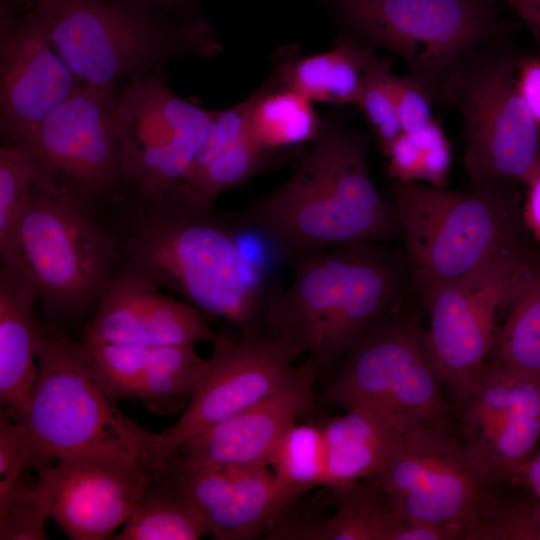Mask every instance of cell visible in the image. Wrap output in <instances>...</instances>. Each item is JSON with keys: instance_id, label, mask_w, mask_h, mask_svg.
<instances>
[{"instance_id": "obj_34", "label": "cell", "mask_w": 540, "mask_h": 540, "mask_svg": "<svg viewBox=\"0 0 540 540\" xmlns=\"http://www.w3.org/2000/svg\"><path fill=\"white\" fill-rule=\"evenodd\" d=\"M45 181L36 161L22 144L0 149V253H4L23 216L36 183Z\"/></svg>"}, {"instance_id": "obj_24", "label": "cell", "mask_w": 540, "mask_h": 540, "mask_svg": "<svg viewBox=\"0 0 540 540\" xmlns=\"http://www.w3.org/2000/svg\"><path fill=\"white\" fill-rule=\"evenodd\" d=\"M377 59L372 47L348 35L326 52L283 63L277 84L310 101L358 106Z\"/></svg>"}, {"instance_id": "obj_22", "label": "cell", "mask_w": 540, "mask_h": 540, "mask_svg": "<svg viewBox=\"0 0 540 540\" xmlns=\"http://www.w3.org/2000/svg\"><path fill=\"white\" fill-rule=\"evenodd\" d=\"M38 296L17 269L1 263L0 404L16 420L26 412L37 376V354L44 327L34 306Z\"/></svg>"}, {"instance_id": "obj_19", "label": "cell", "mask_w": 540, "mask_h": 540, "mask_svg": "<svg viewBox=\"0 0 540 540\" xmlns=\"http://www.w3.org/2000/svg\"><path fill=\"white\" fill-rule=\"evenodd\" d=\"M155 480L189 502L216 540L254 538L292 503L269 466L207 468L170 459Z\"/></svg>"}, {"instance_id": "obj_46", "label": "cell", "mask_w": 540, "mask_h": 540, "mask_svg": "<svg viewBox=\"0 0 540 540\" xmlns=\"http://www.w3.org/2000/svg\"><path fill=\"white\" fill-rule=\"evenodd\" d=\"M37 1V0H36Z\"/></svg>"}, {"instance_id": "obj_25", "label": "cell", "mask_w": 540, "mask_h": 540, "mask_svg": "<svg viewBox=\"0 0 540 540\" xmlns=\"http://www.w3.org/2000/svg\"><path fill=\"white\" fill-rule=\"evenodd\" d=\"M488 360L540 378V266L526 259L501 308Z\"/></svg>"}, {"instance_id": "obj_39", "label": "cell", "mask_w": 540, "mask_h": 540, "mask_svg": "<svg viewBox=\"0 0 540 540\" xmlns=\"http://www.w3.org/2000/svg\"><path fill=\"white\" fill-rule=\"evenodd\" d=\"M420 153V182L445 187L451 166V146L438 122L433 119L422 129L407 133Z\"/></svg>"}, {"instance_id": "obj_36", "label": "cell", "mask_w": 540, "mask_h": 540, "mask_svg": "<svg viewBox=\"0 0 540 540\" xmlns=\"http://www.w3.org/2000/svg\"><path fill=\"white\" fill-rule=\"evenodd\" d=\"M47 505L35 489L26 484L9 505L0 511L1 540H46Z\"/></svg>"}, {"instance_id": "obj_44", "label": "cell", "mask_w": 540, "mask_h": 540, "mask_svg": "<svg viewBox=\"0 0 540 540\" xmlns=\"http://www.w3.org/2000/svg\"><path fill=\"white\" fill-rule=\"evenodd\" d=\"M508 485L540 497V450L516 472Z\"/></svg>"}, {"instance_id": "obj_6", "label": "cell", "mask_w": 540, "mask_h": 540, "mask_svg": "<svg viewBox=\"0 0 540 540\" xmlns=\"http://www.w3.org/2000/svg\"><path fill=\"white\" fill-rule=\"evenodd\" d=\"M37 366L29 403L19 420L29 469L104 454L135 461L153 475L152 433L122 414L100 389L80 342L44 327Z\"/></svg>"}, {"instance_id": "obj_26", "label": "cell", "mask_w": 540, "mask_h": 540, "mask_svg": "<svg viewBox=\"0 0 540 540\" xmlns=\"http://www.w3.org/2000/svg\"><path fill=\"white\" fill-rule=\"evenodd\" d=\"M252 96L247 131L264 150L312 142L322 126L312 101L277 85L262 87Z\"/></svg>"}, {"instance_id": "obj_5", "label": "cell", "mask_w": 540, "mask_h": 540, "mask_svg": "<svg viewBox=\"0 0 540 540\" xmlns=\"http://www.w3.org/2000/svg\"><path fill=\"white\" fill-rule=\"evenodd\" d=\"M33 13L73 73L107 91L118 80L153 72L168 60L212 58L222 50L204 20L176 22L131 0H37Z\"/></svg>"}, {"instance_id": "obj_43", "label": "cell", "mask_w": 540, "mask_h": 540, "mask_svg": "<svg viewBox=\"0 0 540 540\" xmlns=\"http://www.w3.org/2000/svg\"><path fill=\"white\" fill-rule=\"evenodd\" d=\"M511 9L531 31L540 55V0H497Z\"/></svg>"}, {"instance_id": "obj_3", "label": "cell", "mask_w": 540, "mask_h": 540, "mask_svg": "<svg viewBox=\"0 0 540 540\" xmlns=\"http://www.w3.org/2000/svg\"><path fill=\"white\" fill-rule=\"evenodd\" d=\"M140 198L119 246L124 267L241 332L260 325L268 291L244 260L236 227L182 183Z\"/></svg>"}, {"instance_id": "obj_8", "label": "cell", "mask_w": 540, "mask_h": 540, "mask_svg": "<svg viewBox=\"0 0 540 540\" xmlns=\"http://www.w3.org/2000/svg\"><path fill=\"white\" fill-rule=\"evenodd\" d=\"M420 296L392 310L329 377L325 400L376 410L404 430L450 423Z\"/></svg>"}, {"instance_id": "obj_33", "label": "cell", "mask_w": 540, "mask_h": 540, "mask_svg": "<svg viewBox=\"0 0 540 540\" xmlns=\"http://www.w3.org/2000/svg\"><path fill=\"white\" fill-rule=\"evenodd\" d=\"M472 540H540V497L502 485L475 525Z\"/></svg>"}, {"instance_id": "obj_10", "label": "cell", "mask_w": 540, "mask_h": 540, "mask_svg": "<svg viewBox=\"0 0 540 540\" xmlns=\"http://www.w3.org/2000/svg\"><path fill=\"white\" fill-rule=\"evenodd\" d=\"M497 0H336L351 35L399 56L434 100L467 55L512 24Z\"/></svg>"}, {"instance_id": "obj_45", "label": "cell", "mask_w": 540, "mask_h": 540, "mask_svg": "<svg viewBox=\"0 0 540 540\" xmlns=\"http://www.w3.org/2000/svg\"><path fill=\"white\" fill-rule=\"evenodd\" d=\"M148 5L154 9H172L181 6L189 0H131Z\"/></svg>"}, {"instance_id": "obj_9", "label": "cell", "mask_w": 540, "mask_h": 540, "mask_svg": "<svg viewBox=\"0 0 540 540\" xmlns=\"http://www.w3.org/2000/svg\"><path fill=\"white\" fill-rule=\"evenodd\" d=\"M505 35L461 60L443 89L442 101L462 118L470 185L525 184L540 161V126L519 91V58Z\"/></svg>"}, {"instance_id": "obj_38", "label": "cell", "mask_w": 540, "mask_h": 540, "mask_svg": "<svg viewBox=\"0 0 540 540\" xmlns=\"http://www.w3.org/2000/svg\"><path fill=\"white\" fill-rule=\"evenodd\" d=\"M251 103L252 96L229 109L216 111L185 180L205 168L247 131Z\"/></svg>"}, {"instance_id": "obj_17", "label": "cell", "mask_w": 540, "mask_h": 540, "mask_svg": "<svg viewBox=\"0 0 540 540\" xmlns=\"http://www.w3.org/2000/svg\"><path fill=\"white\" fill-rule=\"evenodd\" d=\"M36 471L49 518L73 540L112 539L152 480L141 464L104 454L64 458Z\"/></svg>"}, {"instance_id": "obj_35", "label": "cell", "mask_w": 540, "mask_h": 540, "mask_svg": "<svg viewBox=\"0 0 540 540\" xmlns=\"http://www.w3.org/2000/svg\"><path fill=\"white\" fill-rule=\"evenodd\" d=\"M392 76L389 63L378 58L367 76L358 104L383 153L403 133L391 84Z\"/></svg>"}, {"instance_id": "obj_11", "label": "cell", "mask_w": 540, "mask_h": 540, "mask_svg": "<svg viewBox=\"0 0 540 540\" xmlns=\"http://www.w3.org/2000/svg\"><path fill=\"white\" fill-rule=\"evenodd\" d=\"M391 508L411 520L458 528L463 540L499 487L469 456L451 423L405 431L377 476Z\"/></svg>"}, {"instance_id": "obj_18", "label": "cell", "mask_w": 540, "mask_h": 540, "mask_svg": "<svg viewBox=\"0 0 540 540\" xmlns=\"http://www.w3.org/2000/svg\"><path fill=\"white\" fill-rule=\"evenodd\" d=\"M82 85L52 46L35 14L16 16L2 0L0 132L7 143H22Z\"/></svg>"}, {"instance_id": "obj_37", "label": "cell", "mask_w": 540, "mask_h": 540, "mask_svg": "<svg viewBox=\"0 0 540 540\" xmlns=\"http://www.w3.org/2000/svg\"><path fill=\"white\" fill-rule=\"evenodd\" d=\"M29 469L23 443V427L12 414L1 408L0 416V510L26 485L23 474Z\"/></svg>"}, {"instance_id": "obj_7", "label": "cell", "mask_w": 540, "mask_h": 540, "mask_svg": "<svg viewBox=\"0 0 540 540\" xmlns=\"http://www.w3.org/2000/svg\"><path fill=\"white\" fill-rule=\"evenodd\" d=\"M119 251L74 194L36 183L1 262L23 274L50 316L77 320L96 310Z\"/></svg>"}, {"instance_id": "obj_29", "label": "cell", "mask_w": 540, "mask_h": 540, "mask_svg": "<svg viewBox=\"0 0 540 540\" xmlns=\"http://www.w3.org/2000/svg\"><path fill=\"white\" fill-rule=\"evenodd\" d=\"M268 466L292 502L311 488L325 487L327 446L321 425L296 422L290 426L275 446Z\"/></svg>"}, {"instance_id": "obj_1", "label": "cell", "mask_w": 540, "mask_h": 540, "mask_svg": "<svg viewBox=\"0 0 540 540\" xmlns=\"http://www.w3.org/2000/svg\"><path fill=\"white\" fill-rule=\"evenodd\" d=\"M293 280L268 291L261 325L308 353L319 378L419 292L403 248L360 242L289 257Z\"/></svg>"}, {"instance_id": "obj_15", "label": "cell", "mask_w": 540, "mask_h": 540, "mask_svg": "<svg viewBox=\"0 0 540 540\" xmlns=\"http://www.w3.org/2000/svg\"><path fill=\"white\" fill-rule=\"evenodd\" d=\"M463 447L498 485H508L540 437V378L487 360L473 386L450 404Z\"/></svg>"}, {"instance_id": "obj_14", "label": "cell", "mask_w": 540, "mask_h": 540, "mask_svg": "<svg viewBox=\"0 0 540 540\" xmlns=\"http://www.w3.org/2000/svg\"><path fill=\"white\" fill-rule=\"evenodd\" d=\"M117 99L114 90L84 84L22 142L47 181L87 206L123 179L115 130Z\"/></svg>"}, {"instance_id": "obj_13", "label": "cell", "mask_w": 540, "mask_h": 540, "mask_svg": "<svg viewBox=\"0 0 540 540\" xmlns=\"http://www.w3.org/2000/svg\"><path fill=\"white\" fill-rule=\"evenodd\" d=\"M158 70L131 78L115 113L123 179L144 197L183 183L216 113L178 97Z\"/></svg>"}, {"instance_id": "obj_28", "label": "cell", "mask_w": 540, "mask_h": 540, "mask_svg": "<svg viewBox=\"0 0 540 540\" xmlns=\"http://www.w3.org/2000/svg\"><path fill=\"white\" fill-rule=\"evenodd\" d=\"M209 534L203 516L184 498L152 479L115 540H197Z\"/></svg>"}, {"instance_id": "obj_27", "label": "cell", "mask_w": 540, "mask_h": 540, "mask_svg": "<svg viewBox=\"0 0 540 540\" xmlns=\"http://www.w3.org/2000/svg\"><path fill=\"white\" fill-rule=\"evenodd\" d=\"M194 347H154L138 385L136 400L162 416L184 410L207 366V359L198 355Z\"/></svg>"}, {"instance_id": "obj_16", "label": "cell", "mask_w": 540, "mask_h": 540, "mask_svg": "<svg viewBox=\"0 0 540 540\" xmlns=\"http://www.w3.org/2000/svg\"><path fill=\"white\" fill-rule=\"evenodd\" d=\"M525 261L524 255L515 257L419 293L449 404L462 398L484 369L500 310Z\"/></svg>"}, {"instance_id": "obj_40", "label": "cell", "mask_w": 540, "mask_h": 540, "mask_svg": "<svg viewBox=\"0 0 540 540\" xmlns=\"http://www.w3.org/2000/svg\"><path fill=\"white\" fill-rule=\"evenodd\" d=\"M391 84L403 133L416 132L434 119V99L412 77L393 74Z\"/></svg>"}, {"instance_id": "obj_31", "label": "cell", "mask_w": 540, "mask_h": 540, "mask_svg": "<svg viewBox=\"0 0 540 540\" xmlns=\"http://www.w3.org/2000/svg\"><path fill=\"white\" fill-rule=\"evenodd\" d=\"M80 343L87 367L105 395L114 402L136 400L138 385L154 347Z\"/></svg>"}, {"instance_id": "obj_30", "label": "cell", "mask_w": 540, "mask_h": 540, "mask_svg": "<svg viewBox=\"0 0 540 540\" xmlns=\"http://www.w3.org/2000/svg\"><path fill=\"white\" fill-rule=\"evenodd\" d=\"M330 489L335 510L325 540H381L388 501L377 477Z\"/></svg>"}, {"instance_id": "obj_12", "label": "cell", "mask_w": 540, "mask_h": 540, "mask_svg": "<svg viewBox=\"0 0 540 540\" xmlns=\"http://www.w3.org/2000/svg\"><path fill=\"white\" fill-rule=\"evenodd\" d=\"M202 379L180 418L153 433V474L186 441L263 401L298 371L303 351L292 341L259 325L242 332L239 341L217 334Z\"/></svg>"}, {"instance_id": "obj_32", "label": "cell", "mask_w": 540, "mask_h": 540, "mask_svg": "<svg viewBox=\"0 0 540 540\" xmlns=\"http://www.w3.org/2000/svg\"><path fill=\"white\" fill-rule=\"evenodd\" d=\"M271 154L262 149L246 131L182 185L195 197L213 203L220 193L250 180L265 166Z\"/></svg>"}, {"instance_id": "obj_4", "label": "cell", "mask_w": 540, "mask_h": 540, "mask_svg": "<svg viewBox=\"0 0 540 540\" xmlns=\"http://www.w3.org/2000/svg\"><path fill=\"white\" fill-rule=\"evenodd\" d=\"M510 186L487 182L459 191L393 182L391 199L419 293L523 255Z\"/></svg>"}, {"instance_id": "obj_2", "label": "cell", "mask_w": 540, "mask_h": 540, "mask_svg": "<svg viewBox=\"0 0 540 540\" xmlns=\"http://www.w3.org/2000/svg\"><path fill=\"white\" fill-rule=\"evenodd\" d=\"M370 139L343 125L322 127L293 174L236 217L288 257L360 242L402 240L396 207L375 186Z\"/></svg>"}, {"instance_id": "obj_23", "label": "cell", "mask_w": 540, "mask_h": 540, "mask_svg": "<svg viewBox=\"0 0 540 540\" xmlns=\"http://www.w3.org/2000/svg\"><path fill=\"white\" fill-rule=\"evenodd\" d=\"M321 427L327 446V488L377 477L406 431L384 414L365 407L345 410Z\"/></svg>"}, {"instance_id": "obj_41", "label": "cell", "mask_w": 540, "mask_h": 540, "mask_svg": "<svg viewBox=\"0 0 540 540\" xmlns=\"http://www.w3.org/2000/svg\"><path fill=\"white\" fill-rule=\"evenodd\" d=\"M517 84L530 112L540 126V55L518 59Z\"/></svg>"}, {"instance_id": "obj_20", "label": "cell", "mask_w": 540, "mask_h": 540, "mask_svg": "<svg viewBox=\"0 0 540 540\" xmlns=\"http://www.w3.org/2000/svg\"><path fill=\"white\" fill-rule=\"evenodd\" d=\"M216 337L202 311L123 267L104 290L82 341L162 347L212 343Z\"/></svg>"}, {"instance_id": "obj_21", "label": "cell", "mask_w": 540, "mask_h": 540, "mask_svg": "<svg viewBox=\"0 0 540 540\" xmlns=\"http://www.w3.org/2000/svg\"><path fill=\"white\" fill-rule=\"evenodd\" d=\"M318 379L308 358L274 394L189 439L169 459L207 468L268 466L282 435L310 408Z\"/></svg>"}, {"instance_id": "obj_42", "label": "cell", "mask_w": 540, "mask_h": 540, "mask_svg": "<svg viewBox=\"0 0 540 540\" xmlns=\"http://www.w3.org/2000/svg\"><path fill=\"white\" fill-rule=\"evenodd\" d=\"M523 222L540 251V161L525 182Z\"/></svg>"}]
</instances>
